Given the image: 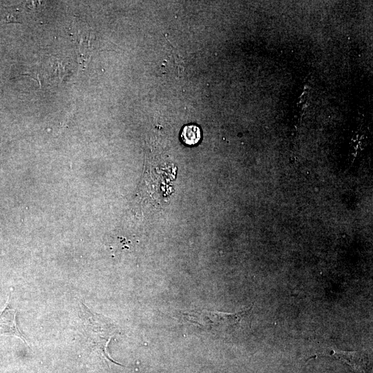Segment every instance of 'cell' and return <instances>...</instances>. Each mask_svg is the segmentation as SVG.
I'll use <instances>...</instances> for the list:
<instances>
[{
  "label": "cell",
  "instance_id": "6da1fadb",
  "mask_svg": "<svg viewBox=\"0 0 373 373\" xmlns=\"http://www.w3.org/2000/svg\"><path fill=\"white\" fill-rule=\"evenodd\" d=\"M251 309L252 307L236 313L194 309L181 312L180 316L184 321L214 335L227 336L248 325Z\"/></svg>",
  "mask_w": 373,
  "mask_h": 373
},
{
  "label": "cell",
  "instance_id": "7a4b0ae2",
  "mask_svg": "<svg viewBox=\"0 0 373 373\" xmlns=\"http://www.w3.org/2000/svg\"><path fill=\"white\" fill-rule=\"evenodd\" d=\"M80 312L84 333L91 349L106 361L123 366L115 361L107 350L111 338L119 333L117 325L106 316L90 311L83 303Z\"/></svg>",
  "mask_w": 373,
  "mask_h": 373
},
{
  "label": "cell",
  "instance_id": "3957f363",
  "mask_svg": "<svg viewBox=\"0 0 373 373\" xmlns=\"http://www.w3.org/2000/svg\"><path fill=\"white\" fill-rule=\"evenodd\" d=\"M16 315V309L8 304L0 313V335L17 336L27 343L25 336L18 327Z\"/></svg>",
  "mask_w": 373,
  "mask_h": 373
},
{
  "label": "cell",
  "instance_id": "277c9868",
  "mask_svg": "<svg viewBox=\"0 0 373 373\" xmlns=\"http://www.w3.org/2000/svg\"><path fill=\"white\" fill-rule=\"evenodd\" d=\"M332 355L346 362L361 373H366L368 359L365 354L358 352H338L333 353Z\"/></svg>",
  "mask_w": 373,
  "mask_h": 373
},
{
  "label": "cell",
  "instance_id": "5b68a950",
  "mask_svg": "<svg viewBox=\"0 0 373 373\" xmlns=\"http://www.w3.org/2000/svg\"><path fill=\"white\" fill-rule=\"evenodd\" d=\"M200 130L198 126L194 124L185 126L181 133L182 141L188 145L197 144L200 141Z\"/></svg>",
  "mask_w": 373,
  "mask_h": 373
}]
</instances>
